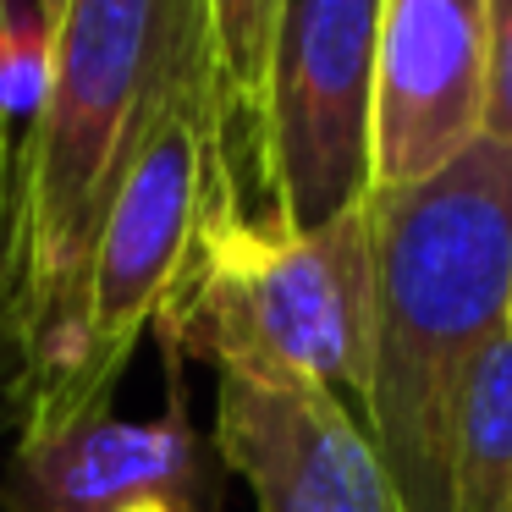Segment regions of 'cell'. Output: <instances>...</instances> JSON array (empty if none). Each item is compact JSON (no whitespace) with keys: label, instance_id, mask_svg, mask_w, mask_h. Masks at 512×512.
Listing matches in <instances>:
<instances>
[{"label":"cell","instance_id":"9c48e42d","mask_svg":"<svg viewBox=\"0 0 512 512\" xmlns=\"http://www.w3.org/2000/svg\"><path fill=\"white\" fill-rule=\"evenodd\" d=\"M452 512H512V331L485 347L457 408Z\"/></svg>","mask_w":512,"mask_h":512},{"label":"cell","instance_id":"7a4b0ae2","mask_svg":"<svg viewBox=\"0 0 512 512\" xmlns=\"http://www.w3.org/2000/svg\"><path fill=\"white\" fill-rule=\"evenodd\" d=\"M215 72L204 0H72L28 155V281L12 408L61 375L105 210L166 100Z\"/></svg>","mask_w":512,"mask_h":512},{"label":"cell","instance_id":"30bf717a","mask_svg":"<svg viewBox=\"0 0 512 512\" xmlns=\"http://www.w3.org/2000/svg\"><path fill=\"white\" fill-rule=\"evenodd\" d=\"M281 0H204L215 45V78L226 100V138L243 193H259V133H265L270 45H276Z\"/></svg>","mask_w":512,"mask_h":512},{"label":"cell","instance_id":"5b68a950","mask_svg":"<svg viewBox=\"0 0 512 512\" xmlns=\"http://www.w3.org/2000/svg\"><path fill=\"white\" fill-rule=\"evenodd\" d=\"M386 0H281L270 45L259 193L287 226L336 221L369 199L375 56Z\"/></svg>","mask_w":512,"mask_h":512},{"label":"cell","instance_id":"3957f363","mask_svg":"<svg viewBox=\"0 0 512 512\" xmlns=\"http://www.w3.org/2000/svg\"><path fill=\"white\" fill-rule=\"evenodd\" d=\"M166 364L314 386L364 408L375 353V215L369 199L325 226H287L232 188L204 221L155 314Z\"/></svg>","mask_w":512,"mask_h":512},{"label":"cell","instance_id":"4fadbf2b","mask_svg":"<svg viewBox=\"0 0 512 512\" xmlns=\"http://www.w3.org/2000/svg\"><path fill=\"white\" fill-rule=\"evenodd\" d=\"M507 331H512V309H507Z\"/></svg>","mask_w":512,"mask_h":512},{"label":"cell","instance_id":"6da1fadb","mask_svg":"<svg viewBox=\"0 0 512 512\" xmlns=\"http://www.w3.org/2000/svg\"><path fill=\"white\" fill-rule=\"evenodd\" d=\"M375 215V353L364 419L402 512H452L457 408L512 309V144L479 138L463 160Z\"/></svg>","mask_w":512,"mask_h":512},{"label":"cell","instance_id":"8992f818","mask_svg":"<svg viewBox=\"0 0 512 512\" xmlns=\"http://www.w3.org/2000/svg\"><path fill=\"white\" fill-rule=\"evenodd\" d=\"M0 512H226V463L193 430L171 369V408L160 419L94 413L17 441L0 474Z\"/></svg>","mask_w":512,"mask_h":512},{"label":"cell","instance_id":"52a82bcc","mask_svg":"<svg viewBox=\"0 0 512 512\" xmlns=\"http://www.w3.org/2000/svg\"><path fill=\"white\" fill-rule=\"evenodd\" d=\"M485 138V0H386L369 193L430 182Z\"/></svg>","mask_w":512,"mask_h":512},{"label":"cell","instance_id":"7c38bea8","mask_svg":"<svg viewBox=\"0 0 512 512\" xmlns=\"http://www.w3.org/2000/svg\"><path fill=\"white\" fill-rule=\"evenodd\" d=\"M34 6H39V17H45L50 28H61V17H67V6H72V0H34Z\"/></svg>","mask_w":512,"mask_h":512},{"label":"cell","instance_id":"ba28073f","mask_svg":"<svg viewBox=\"0 0 512 512\" xmlns=\"http://www.w3.org/2000/svg\"><path fill=\"white\" fill-rule=\"evenodd\" d=\"M210 441L259 512H402L364 419L331 391L221 375Z\"/></svg>","mask_w":512,"mask_h":512},{"label":"cell","instance_id":"8fae6325","mask_svg":"<svg viewBox=\"0 0 512 512\" xmlns=\"http://www.w3.org/2000/svg\"><path fill=\"white\" fill-rule=\"evenodd\" d=\"M485 138L512 144V0H485Z\"/></svg>","mask_w":512,"mask_h":512},{"label":"cell","instance_id":"277c9868","mask_svg":"<svg viewBox=\"0 0 512 512\" xmlns=\"http://www.w3.org/2000/svg\"><path fill=\"white\" fill-rule=\"evenodd\" d=\"M232 188L243 182H237L232 138H226L221 78L199 72L155 116L105 210L100 243L83 276L72 353L39 397L12 408L17 441L56 435L94 413H111L122 369L133 364V347L144 342V331H155L171 281L182 276L204 221Z\"/></svg>","mask_w":512,"mask_h":512}]
</instances>
